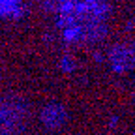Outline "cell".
Returning <instances> with one entry per match:
<instances>
[{
    "label": "cell",
    "instance_id": "cell-1",
    "mask_svg": "<svg viewBox=\"0 0 135 135\" xmlns=\"http://www.w3.org/2000/svg\"><path fill=\"white\" fill-rule=\"evenodd\" d=\"M26 118L25 105L19 99L0 96V135H17Z\"/></svg>",
    "mask_w": 135,
    "mask_h": 135
},
{
    "label": "cell",
    "instance_id": "cell-2",
    "mask_svg": "<svg viewBox=\"0 0 135 135\" xmlns=\"http://www.w3.org/2000/svg\"><path fill=\"white\" fill-rule=\"evenodd\" d=\"M21 0H0V17H9L19 11Z\"/></svg>",
    "mask_w": 135,
    "mask_h": 135
}]
</instances>
